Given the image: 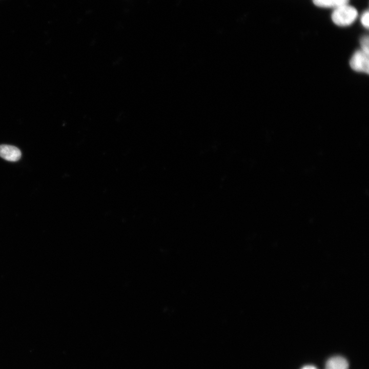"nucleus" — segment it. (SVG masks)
I'll list each match as a JSON object with an SVG mask.
<instances>
[{"label":"nucleus","instance_id":"f257e3e1","mask_svg":"<svg viewBox=\"0 0 369 369\" xmlns=\"http://www.w3.org/2000/svg\"><path fill=\"white\" fill-rule=\"evenodd\" d=\"M358 12L353 6L345 5L335 8L332 14L333 22L340 26L351 25L356 19Z\"/></svg>","mask_w":369,"mask_h":369},{"label":"nucleus","instance_id":"f03ea898","mask_svg":"<svg viewBox=\"0 0 369 369\" xmlns=\"http://www.w3.org/2000/svg\"><path fill=\"white\" fill-rule=\"evenodd\" d=\"M350 66L355 71L368 73V54L362 50L356 51L350 60Z\"/></svg>","mask_w":369,"mask_h":369},{"label":"nucleus","instance_id":"7ed1b4c3","mask_svg":"<svg viewBox=\"0 0 369 369\" xmlns=\"http://www.w3.org/2000/svg\"><path fill=\"white\" fill-rule=\"evenodd\" d=\"M20 151L16 147L8 145H0V157L10 161H16L21 157Z\"/></svg>","mask_w":369,"mask_h":369},{"label":"nucleus","instance_id":"20e7f679","mask_svg":"<svg viewBox=\"0 0 369 369\" xmlns=\"http://www.w3.org/2000/svg\"><path fill=\"white\" fill-rule=\"evenodd\" d=\"M348 363L343 357L336 356L330 359L326 362V369H348Z\"/></svg>","mask_w":369,"mask_h":369},{"label":"nucleus","instance_id":"39448f33","mask_svg":"<svg viewBox=\"0 0 369 369\" xmlns=\"http://www.w3.org/2000/svg\"><path fill=\"white\" fill-rule=\"evenodd\" d=\"M348 1L349 0H313L314 4L318 7L335 8L347 5Z\"/></svg>","mask_w":369,"mask_h":369},{"label":"nucleus","instance_id":"423d86ee","mask_svg":"<svg viewBox=\"0 0 369 369\" xmlns=\"http://www.w3.org/2000/svg\"><path fill=\"white\" fill-rule=\"evenodd\" d=\"M360 44L361 46V50L366 53L369 54L368 36H364L361 38Z\"/></svg>","mask_w":369,"mask_h":369},{"label":"nucleus","instance_id":"0eeeda50","mask_svg":"<svg viewBox=\"0 0 369 369\" xmlns=\"http://www.w3.org/2000/svg\"><path fill=\"white\" fill-rule=\"evenodd\" d=\"M368 17L369 12L368 11H366L362 14L361 18L362 25L367 29L368 28L369 26Z\"/></svg>","mask_w":369,"mask_h":369},{"label":"nucleus","instance_id":"6e6552de","mask_svg":"<svg viewBox=\"0 0 369 369\" xmlns=\"http://www.w3.org/2000/svg\"><path fill=\"white\" fill-rule=\"evenodd\" d=\"M301 369H317L313 365H306L303 367Z\"/></svg>","mask_w":369,"mask_h":369}]
</instances>
